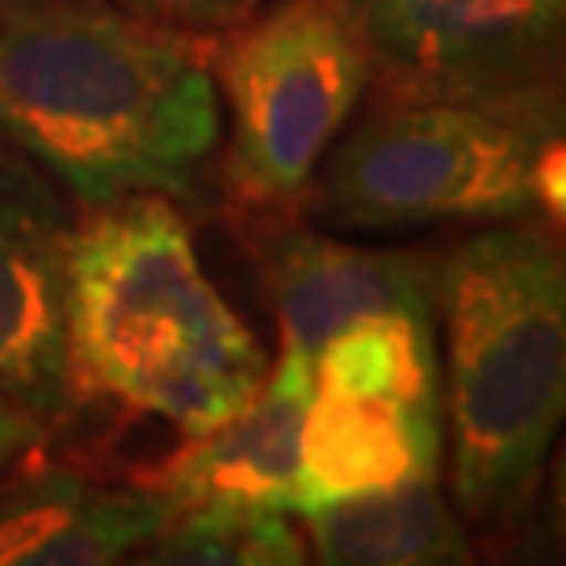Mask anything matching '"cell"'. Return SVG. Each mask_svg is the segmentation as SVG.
<instances>
[{
  "label": "cell",
  "mask_w": 566,
  "mask_h": 566,
  "mask_svg": "<svg viewBox=\"0 0 566 566\" xmlns=\"http://www.w3.org/2000/svg\"><path fill=\"white\" fill-rule=\"evenodd\" d=\"M210 39L105 0H55L0 21V139L81 206L189 198L223 130Z\"/></svg>",
  "instance_id": "obj_1"
},
{
  "label": "cell",
  "mask_w": 566,
  "mask_h": 566,
  "mask_svg": "<svg viewBox=\"0 0 566 566\" xmlns=\"http://www.w3.org/2000/svg\"><path fill=\"white\" fill-rule=\"evenodd\" d=\"M67 348L81 395L156 416L185 437L235 416L273 365L160 193L93 206L72 227Z\"/></svg>",
  "instance_id": "obj_2"
},
{
  "label": "cell",
  "mask_w": 566,
  "mask_h": 566,
  "mask_svg": "<svg viewBox=\"0 0 566 566\" xmlns=\"http://www.w3.org/2000/svg\"><path fill=\"white\" fill-rule=\"evenodd\" d=\"M449 483L465 525H507L566 411V261L537 219L486 223L441 256Z\"/></svg>",
  "instance_id": "obj_3"
},
{
  "label": "cell",
  "mask_w": 566,
  "mask_h": 566,
  "mask_svg": "<svg viewBox=\"0 0 566 566\" xmlns=\"http://www.w3.org/2000/svg\"><path fill=\"white\" fill-rule=\"evenodd\" d=\"M332 227L416 231L563 210V88L507 97L374 93L315 168Z\"/></svg>",
  "instance_id": "obj_4"
},
{
  "label": "cell",
  "mask_w": 566,
  "mask_h": 566,
  "mask_svg": "<svg viewBox=\"0 0 566 566\" xmlns=\"http://www.w3.org/2000/svg\"><path fill=\"white\" fill-rule=\"evenodd\" d=\"M214 46L210 76L231 118L227 193L243 210H290L374 84L361 25L348 0H269Z\"/></svg>",
  "instance_id": "obj_5"
},
{
  "label": "cell",
  "mask_w": 566,
  "mask_h": 566,
  "mask_svg": "<svg viewBox=\"0 0 566 566\" xmlns=\"http://www.w3.org/2000/svg\"><path fill=\"white\" fill-rule=\"evenodd\" d=\"M446 407L437 324L365 319L315 353L294 516L369 491L437 479Z\"/></svg>",
  "instance_id": "obj_6"
},
{
  "label": "cell",
  "mask_w": 566,
  "mask_h": 566,
  "mask_svg": "<svg viewBox=\"0 0 566 566\" xmlns=\"http://www.w3.org/2000/svg\"><path fill=\"white\" fill-rule=\"evenodd\" d=\"M378 93L507 97L558 84L566 0H348Z\"/></svg>",
  "instance_id": "obj_7"
},
{
  "label": "cell",
  "mask_w": 566,
  "mask_h": 566,
  "mask_svg": "<svg viewBox=\"0 0 566 566\" xmlns=\"http://www.w3.org/2000/svg\"><path fill=\"white\" fill-rule=\"evenodd\" d=\"M72 227L46 168L0 139V403L39 428L81 399L67 348Z\"/></svg>",
  "instance_id": "obj_8"
},
{
  "label": "cell",
  "mask_w": 566,
  "mask_h": 566,
  "mask_svg": "<svg viewBox=\"0 0 566 566\" xmlns=\"http://www.w3.org/2000/svg\"><path fill=\"white\" fill-rule=\"evenodd\" d=\"M248 248L264 298L282 327V348L311 361L332 336L365 319L399 315L437 324L441 256L361 248L273 219L252 231Z\"/></svg>",
  "instance_id": "obj_9"
},
{
  "label": "cell",
  "mask_w": 566,
  "mask_h": 566,
  "mask_svg": "<svg viewBox=\"0 0 566 566\" xmlns=\"http://www.w3.org/2000/svg\"><path fill=\"white\" fill-rule=\"evenodd\" d=\"M315 390V361L282 348L269 365L264 386L248 403L210 432L189 437V446L147 479L172 507L214 504H269L290 512L298 491L303 420Z\"/></svg>",
  "instance_id": "obj_10"
},
{
  "label": "cell",
  "mask_w": 566,
  "mask_h": 566,
  "mask_svg": "<svg viewBox=\"0 0 566 566\" xmlns=\"http://www.w3.org/2000/svg\"><path fill=\"white\" fill-rule=\"evenodd\" d=\"M177 507L156 486H102L42 465L0 479V566L126 563Z\"/></svg>",
  "instance_id": "obj_11"
},
{
  "label": "cell",
  "mask_w": 566,
  "mask_h": 566,
  "mask_svg": "<svg viewBox=\"0 0 566 566\" xmlns=\"http://www.w3.org/2000/svg\"><path fill=\"white\" fill-rule=\"evenodd\" d=\"M315 558L327 566H449L470 563V533L437 479L353 495L303 516Z\"/></svg>",
  "instance_id": "obj_12"
},
{
  "label": "cell",
  "mask_w": 566,
  "mask_h": 566,
  "mask_svg": "<svg viewBox=\"0 0 566 566\" xmlns=\"http://www.w3.org/2000/svg\"><path fill=\"white\" fill-rule=\"evenodd\" d=\"M139 558L151 566H298L306 542L282 507L214 500L177 507Z\"/></svg>",
  "instance_id": "obj_13"
},
{
  "label": "cell",
  "mask_w": 566,
  "mask_h": 566,
  "mask_svg": "<svg viewBox=\"0 0 566 566\" xmlns=\"http://www.w3.org/2000/svg\"><path fill=\"white\" fill-rule=\"evenodd\" d=\"M122 13L177 34H193V39H219L231 25L248 21L256 9H264L269 0H105Z\"/></svg>",
  "instance_id": "obj_14"
},
{
  "label": "cell",
  "mask_w": 566,
  "mask_h": 566,
  "mask_svg": "<svg viewBox=\"0 0 566 566\" xmlns=\"http://www.w3.org/2000/svg\"><path fill=\"white\" fill-rule=\"evenodd\" d=\"M42 437H46V428H39L34 420H25L21 411L0 403V479L9 470H18L42 446Z\"/></svg>",
  "instance_id": "obj_15"
},
{
  "label": "cell",
  "mask_w": 566,
  "mask_h": 566,
  "mask_svg": "<svg viewBox=\"0 0 566 566\" xmlns=\"http://www.w3.org/2000/svg\"><path fill=\"white\" fill-rule=\"evenodd\" d=\"M46 4H55V0H0V21L30 13V9H46Z\"/></svg>",
  "instance_id": "obj_16"
}]
</instances>
